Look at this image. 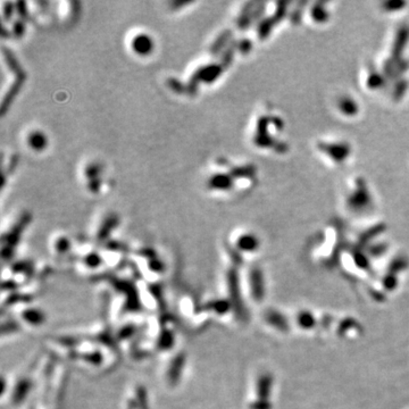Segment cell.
Masks as SVG:
<instances>
[{
    "mask_svg": "<svg viewBox=\"0 0 409 409\" xmlns=\"http://www.w3.org/2000/svg\"><path fill=\"white\" fill-rule=\"evenodd\" d=\"M132 47L136 52L140 55L148 54V52L151 51L152 49V41L148 36L141 35L138 36L136 39L133 40Z\"/></svg>",
    "mask_w": 409,
    "mask_h": 409,
    "instance_id": "1",
    "label": "cell"
},
{
    "mask_svg": "<svg viewBox=\"0 0 409 409\" xmlns=\"http://www.w3.org/2000/svg\"><path fill=\"white\" fill-rule=\"evenodd\" d=\"M29 142L30 145H31V147L36 150H41L44 148V145H46V138H44L43 134H41L40 132H35L32 133L31 136H30L29 139Z\"/></svg>",
    "mask_w": 409,
    "mask_h": 409,
    "instance_id": "2",
    "label": "cell"
}]
</instances>
